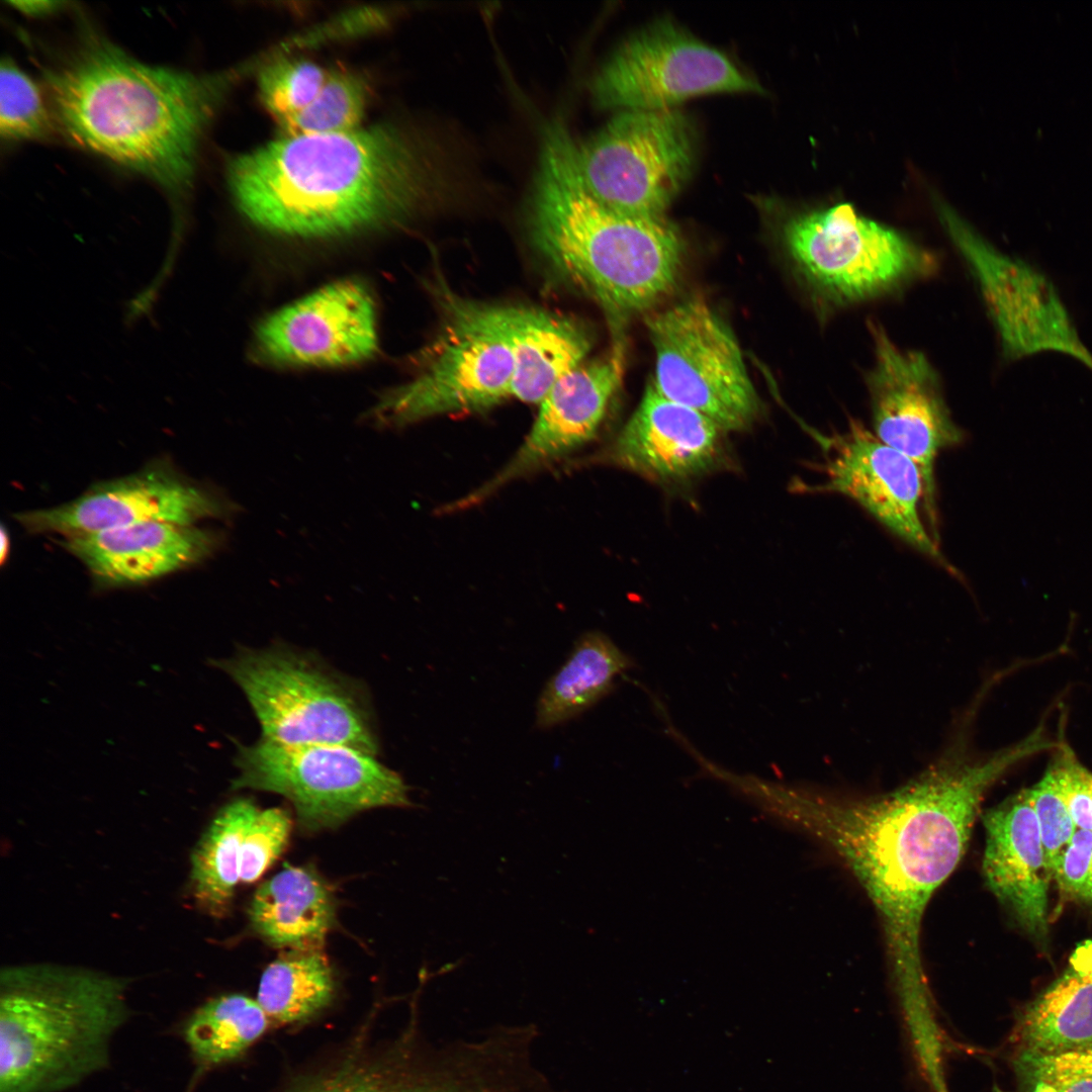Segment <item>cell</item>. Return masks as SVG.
I'll return each mask as SVG.
<instances>
[{"label": "cell", "mask_w": 1092, "mask_h": 1092, "mask_svg": "<svg viewBox=\"0 0 1092 1092\" xmlns=\"http://www.w3.org/2000/svg\"><path fill=\"white\" fill-rule=\"evenodd\" d=\"M240 511L223 493L160 463L94 485L59 507L18 513L15 519L30 533L70 538L145 522L195 525L203 519H229Z\"/></svg>", "instance_id": "9a60e30c"}, {"label": "cell", "mask_w": 1092, "mask_h": 1092, "mask_svg": "<svg viewBox=\"0 0 1092 1092\" xmlns=\"http://www.w3.org/2000/svg\"><path fill=\"white\" fill-rule=\"evenodd\" d=\"M61 542L98 585L114 587L143 583L200 563L221 547L224 535L195 525L145 522Z\"/></svg>", "instance_id": "44dd1931"}, {"label": "cell", "mask_w": 1092, "mask_h": 1092, "mask_svg": "<svg viewBox=\"0 0 1092 1092\" xmlns=\"http://www.w3.org/2000/svg\"><path fill=\"white\" fill-rule=\"evenodd\" d=\"M233 790L281 795L306 831L333 828L364 810L411 807L410 788L375 755L343 745L237 744Z\"/></svg>", "instance_id": "ba28073f"}, {"label": "cell", "mask_w": 1092, "mask_h": 1092, "mask_svg": "<svg viewBox=\"0 0 1092 1092\" xmlns=\"http://www.w3.org/2000/svg\"><path fill=\"white\" fill-rule=\"evenodd\" d=\"M983 824L982 870L987 887L1025 934L1045 947L1053 876L1027 789L989 809Z\"/></svg>", "instance_id": "ffe728a7"}, {"label": "cell", "mask_w": 1092, "mask_h": 1092, "mask_svg": "<svg viewBox=\"0 0 1092 1092\" xmlns=\"http://www.w3.org/2000/svg\"><path fill=\"white\" fill-rule=\"evenodd\" d=\"M716 92L761 93L763 88L725 54L668 20L626 39L590 84L595 104L605 109H666Z\"/></svg>", "instance_id": "4fadbf2b"}, {"label": "cell", "mask_w": 1092, "mask_h": 1092, "mask_svg": "<svg viewBox=\"0 0 1092 1092\" xmlns=\"http://www.w3.org/2000/svg\"><path fill=\"white\" fill-rule=\"evenodd\" d=\"M1052 876L1064 898L1092 906V831L1076 830L1055 861Z\"/></svg>", "instance_id": "e575fe53"}, {"label": "cell", "mask_w": 1092, "mask_h": 1092, "mask_svg": "<svg viewBox=\"0 0 1092 1092\" xmlns=\"http://www.w3.org/2000/svg\"><path fill=\"white\" fill-rule=\"evenodd\" d=\"M211 664L228 673L245 694L259 721L261 740L378 752L364 689L316 656L286 646L241 648L233 657Z\"/></svg>", "instance_id": "8992f818"}, {"label": "cell", "mask_w": 1092, "mask_h": 1092, "mask_svg": "<svg viewBox=\"0 0 1092 1092\" xmlns=\"http://www.w3.org/2000/svg\"><path fill=\"white\" fill-rule=\"evenodd\" d=\"M334 990L331 966L318 947L294 948L265 969L256 1000L270 1020L290 1024L323 1010Z\"/></svg>", "instance_id": "4316f807"}, {"label": "cell", "mask_w": 1092, "mask_h": 1092, "mask_svg": "<svg viewBox=\"0 0 1092 1092\" xmlns=\"http://www.w3.org/2000/svg\"><path fill=\"white\" fill-rule=\"evenodd\" d=\"M1051 870L1071 841L1077 827L1049 765L1042 778L1027 789Z\"/></svg>", "instance_id": "836d02e7"}, {"label": "cell", "mask_w": 1092, "mask_h": 1092, "mask_svg": "<svg viewBox=\"0 0 1092 1092\" xmlns=\"http://www.w3.org/2000/svg\"><path fill=\"white\" fill-rule=\"evenodd\" d=\"M941 212L978 286L1003 359L1060 353L1092 371V352L1052 279L1030 262L996 248L950 210Z\"/></svg>", "instance_id": "7c38bea8"}, {"label": "cell", "mask_w": 1092, "mask_h": 1092, "mask_svg": "<svg viewBox=\"0 0 1092 1092\" xmlns=\"http://www.w3.org/2000/svg\"><path fill=\"white\" fill-rule=\"evenodd\" d=\"M10 4L24 14L40 16L57 11L60 9L59 6L64 3L55 1H11Z\"/></svg>", "instance_id": "74e56055"}, {"label": "cell", "mask_w": 1092, "mask_h": 1092, "mask_svg": "<svg viewBox=\"0 0 1092 1092\" xmlns=\"http://www.w3.org/2000/svg\"><path fill=\"white\" fill-rule=\"evenodd\" d=\"M291 824L290 815L284 809L258 810L242 843L241 882H255L274 862L288 841Z\"/></svg>", "instance_id": "d6a6232c"}, {"label": "cell", "mask_w": 1092, "mask_h": 1092, "mask_svg": "<svg viewBox=\"0 0 1092 1092\" xmlns=\"http://www.w3.org/2000/svg\"><path fill=\"white\" fill-rule=\"evenodd\" d=\"M257 1000L242 994L210 999L185 1022L183 1036L195 1064L209 1069L239 1058L268 1028Z\"/></svg>", "instance_id": "83f0119b"}, {"label": "cell", "mask_w": 1092, "mask_h": 1092, "mask_svg": "<svg viewBox=\"0 0 1092 1092\" xmlns=\"http://www.w3.org/2000/svg\"><path fill=\"white\" fill-rule=\"evenodd\" d=\"M258 808L240 798L222 807L191 855L190 884L196 903L219 916L226 911L240 881L243 839Z\"/></svg>", "instance_id": "484cf974"}, {"label": "cell", "mask_w": 1092, "mask_h": 1092, "mask_svg": "<svg viewBox=\"0 0 1092 1092\" xmlns=\"http://www.w3.org/2000/svg\"><path fill=\"white\" fill-rule=\"evenodd\" d=\"M368 100L365 82L347 72H329L313 101L279 122L284 135L339 133L359 128Z\"/></svg>", "instance_id": "f1b7e54d"}, {"label": "cell", "mask_w": 1092, "mask_h": 1092, "mask_svg": "<svg viewBox=\"0 0 1092 1092\" xmlns=\"http://www.w3.org/2000/svg\"><path fill=\"white\" fill-rule=\"evenodd\" d=\"M235 73L148 65L89 33L44 79L73 143L180 195L192 185L202 134Z\"/></svg>", "instance_id": "3957f363"}, {"label": "cell", "mask_w": 1092, "mask_h": 1092, "mask_svg": "<svg viewBox=\"0 0 1092 1092\" xmlns=\"http://www.w3.org/2000/svg\"><path fill=\"white\" fill-rule=\"evenodd\" d=\"M632 659L606 634L590 631L574 643L545 685L536 706V727L548 729L577 717L609 695Z\"/></svg>", "instance_id": "d4e9b609"}, {"label": "cell", "mask_w": 1092, "mask_h": 1092, "mask_svg": "<svg viewBox=\"0 0 1092 1092\" xmlns=\"http://www.w3.org/2000/svg\"><path fill=\"white\" fill-rule=\"evenodd\" d=\"M1019 1092H1092V1045L1054 1054L1017 1051Z\"/></svg>", "instance_id": "f546056e"}, {"label": "cell", "mask_w": 1092, "mask_h": 1092, "mask_svg": "<svg viewBox=\"0 0 1092 1092\" xmlns=\"http://www.w3.org/2000/svg\"><path fill=\"white\" fill-rule=\"evenodd\" d=\"M655 352V388L724 432L748 429L760 400L738 342L703 299L690 298L646 318Z\"/></svg>", "instance_id": "8fae6325"}, {"label": "cell", "mask_w": 1092, "mask_h": 1092, "mask_svg": "<svg viewBox=\"0 0 1092 1092\" xmlns=\"http://www.w3.org/2000/svg\"><path fill=\"white\" fill-rule=\"evenodd\" d=\"M968 739L962 725L933 762L888 793L777 791L782 811L825 843L872 900L908 1010L931 1003L920 946L926 906L965 854L986 792L1028 757L1022 742L977 757Z\"/></svg>", "instance_id": "6da1fadb"}, {"label": "cell", "mask_w": 1092, "mask_h": 1092, "mask_svg": "<svg viewBox=\"0 0 1092 1092\" xmlns=\"http://www.w3.org/2000/svg\"><path fill=\"white\" fill-rule=\"evenodd\" d=\"M724 431L649 383L615 440L595 461L660 482H680L718 468L726 455Z\"/></svg>", "instance_id": "d6986e66"}, {"label": "cell", "mask_w": 1092, "mask_h": 1092, "mask_svg": "<svg viewBox=\"0 0 1092 1092\" xmlns=\"http://www.w3.org/2000/svg\"><path fill=\"white\" fill-rule=\"evenodd\" d=\"M332 892L308 867L286 866L262 884L250 904L253 929L275 946L318 947L335 922Z\"/></svg>", "instance_id": "cb8c5ba5"}, {"label": "cell", "mask_w": 1092, "mask_h": 1092, "mask_svg": "<svg viewBox=\"0 0 1092 1092\" xmlns=\"http://www.w3.org/2000/svg\"><path fill=\"white\" fill-rule=\"evenodd\" d=\"M576 155L590 194L616 211L657 217L690 179L696 133L675 108L622 110Z\"/></svg>", "instance_id": "30bf717a"}, {"label": "cell", "mask_w": 1092, "mask_h": 1092, "mask_svg": "<svg viewBox=\"0 0 1092 1092\" xmlns=\"http://www.w3.org/2000/svg\"><path fill=\"white\" fill-rule=\"evenodd\" d=\"M329 72L307 60L281 59L259 73L260 98L281 122L308 106L320 93Z\"/></svg>", "instance_id": "1f68e13d"}, {"label": "cell", "mask_w": 1092, "mask_h": 1092, "mask_svg": "<svg viewBox=\"0 0 1092 1092\" xmlns=\"http://www.w3.org/2000/svg\"><path fill=\"white\" fill-rule=\"evenodd\" d=\"M294 1092H411L401 1088L380 1063L347 1062Z\"/></svg>", "instance_id": "8d00e7d4"}, {"label": "cell", "mask_w": 1092, "mask_h": 1092, "mask_svg": "<svg viewBox=\"0 0 1092 1092\" xmlns=\"http://www.w3.org/2000/svg\"><path fill=\"white\" fill-rule=\"evenodd\" d=\"M816 439L824 450V478L814 486L816 491L854 500L892 534L953 571L922 517L925 513L935 530L936 510L915 463L857 421H850L841 434H817Z\"/></svg>", "instance_id": "5bb4252c"}, {"label": "cell", "mask_w": 1092, "mask_h": 1092, "mask_svg": "<svg viewBox=\"0 0 1092 1092\" xmlns=\"http://www.w3.org/2000/svg\"><path fill=\"white\" fill-rule=\"evenodd\" d=\"M869 330L875 357L867 386L875 435L916 464L935 509L936 458L941 450L962 441V431L950 417L926 356L899 348L875 322Z\"/></svg>", "instance_id": "2e32d148"}, {"label": "cell", "mask_w": 1092, "mask_h": 1092, "mask_svg": "<svg viewBox=\"0 0 1092 1092\" xmlns=\"http://www.w3.org/2000/svg\"><path fill=\"white\" fill-rule=\"evenodd\" d=\"M1018 1051L1054 1054L1092 1045V939L1080 943L1066 968L1019 1011Z\"/></svg>", "instance_id": "603a6c76"}, {"label": "cell", "mask_w": 1092, "mask_h": 1092, "mask_svg": "<svg viewBox=\"0 0 1092 1092\" xmlns=\"http://www.w3.org/2000/svg\"><path fill=\"white\" fill-rule=\"evenodd\" d=\"M377 350L374 300L354 279L333 282L270 314L253 341L254 357L276 366H344Z\"/></svg>", "instance_id": "e0dca14e"}, {"label": "cell", "mask_w": 1092, "mask_h": 1092, "mask_svg": "<svg viewBox=\"0 0 1092 1092\" xmlns=\"http://www.w3.org/2000/svg\"><path fill=\"white\" fill-rule=\"evenodd\" d=\"M9 549H10L9 534H8L7 530L5 529V527L2 526V528H1V547H0V560H1V563L4 562L7 555L9 554Z\"/></svg>", "instance_id": "f35d334b"}, {"label": "cell", "mask_w": 1092, "mask_h": 1092, "mask_svg": "<svg viewBox=\"0 0 1092 1092\" xmlns=\"http://www.w3.org/2000/svg\"><path fill=\"white\" fill-rule=\"evenodd\" d=\"M432 283L442 321L430 357L412 380L381 395L368 413L375 428L483 412L511 397L513 360L499 304L463 297L443 278Z\"/></svg>", "instance_id": "52a82bcc"}, {"label": "cell", "mask_w": 1092, "mask_h": 1092, "mask_svg": "<svg viewBox=\"0 0 1092 1092\" xmlns=\"http://www.w3.org/2000/svg\"><path fill=\"white\" fill-rule=\"evenodd\" d=\"M435 170L421 136L381 123L283 135L236 157L228 182L238 208L258 228L324 239L407 222L431 201Z\"/></svg>", "instance_id": "7a4b0ae2"}, {"label": "cell", "mask_w": 1092, "mask_h": 1092, "mask_svg": "<svg viewBox=\"0 0 1092 1092\" xmlns=\"http://www.w3.org/2000/svg\"><path fill=\"white\" fill-rule=\"evenodd\" d=\"M512 354L511 397L540 403L565 374L582 364L592 347L585 328L573 318L533 306L499 304Z\"/></svg>", "instance_id": "7402d4cb"}, {"label": "cell", "mask_w": 1092, "mask_h": 1092, "mask_svg": "<svg viewBox=\"0 0 1092 1092\" xmlns=\"http://www.w3.org/2000/svg\"><path fill=\"white\" fill-rule=\"evenodd\" d=\"M623 368V346L616 343L604 358L579 365L561 377L539 403L534 425L511 460L449 510L476 505L507 483L559 461L590 442L619 388Z\"/></svg>", "instance_id": "ac0fdd59"}, {"label": "cell", "mask_w": 1092, "mask_h": 1092, "mask_svg": "<svg viewBox=\"0 0 1092 1092\" xmlns=\"http://www.w3.org/2000/svg\"><path fill=\"white\" fill-rule=\"evenodd\" d=\"M128 981L49 964L0 975V1092H65L109 1066Z\"/></svg>", "instance_id": "5b68a950"}, {"label": "cell", "mask_w": 1092, "mask_h": 1092, "mask_svg": "<svg viewBox=\"0 0 1092 1092\" xmlns=\"http://www.w3.org/2000/svg\"><path fill=\"white\" fill-rule=\"evenodd\" d=\"M1050 766L1077 829L1092 831V771L1064 743Z\"/></svg>", "instance_id": "d590c367"}, {"label": "cell", "mask_w": 1092, "mask_h": 1092, "mask_svg": "<svg viewBox=\"0 0 1092 1092\" xmlns=\"http://www.w3.org/2000/svg\"><path fill=\"white\" fill-rule=\"evenodd\" d=\"M51 118L39 88L11 60L0 70V133L3 140L18 142L46 136Z\"/></svg>", "instance_id": "4dcf8cb0"}, {"label": "cell", "mask_w": 1092, "mask_h": 1092, "mask_svg": "<svg viewBox=\"0 0 1092 1092\" xmlns=\"http://www.w3.org/2000/svg\"><path fill=\"white\" fill-rule=\"evenodd\" d=\"M784 237L799 272L833 305L874 299L936 267L929 251L848 203L792 218Z\"/></svg>", "instance_id": "9c48e42d"}, {"label": "cell", "mask_w": 1092, "mask_h": 1092, "mask_svg": "<svg viewBox=\"0 0 1092 1092\" xmlns=\"http://www.w3.org/2000/svg\"><path fill=\"white\" fill-rule=\"evenodd\" d=\"M528 230L548 267L614 318L650 308L677 282L684 248L676 229L663 216L622 213L596 199L582 179L576 143L560 124L544 135Z\"/></svg>", "instance_id": "277c9868"}]
</instances>
